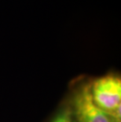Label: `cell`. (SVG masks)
<instances>
[{"mask_svg": "<svg viewBox=\"0 0 121 122\" xmlns=\"http://www.w3.org/2000/svg\"><path fill=\"white\" fill-rule=\"evenodd\" d=\"M91 76L80 75L68 84V97L77 122H118L94 102L90 92Z\"/></svg>", "mask_w": 121, "mask_h": 122, "instance_id": "1", "label": "cell"}, {"mask_svg": "<svg viewBox=\"0 0 121 122\" xmlns=\"http://www.w3.org/2000/svg\"><path fill=\"white\" fill-rule=\"evenodd\" d=\"M90 92L94 102L116 121L121 122V76L111 71L102 76L91 77Z\"/></svg>", "mask_w": 121, "mask_h": 122, "instance_id": "2", "label": "cell"}, {"mask_svg": "<svg viewBox=\"0 0 121 122\" xmlns=\"http://www.w3.org/2000/svg\"><path fill=\"white\" fill-rule=\"evenodd\" d=\"M45 122H77L73 108L66 95Z\"/></svg>", "mask_w": 121, "mask_h": 122, "instance_id": "3", "label": "cell"}]
</instances>
